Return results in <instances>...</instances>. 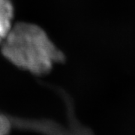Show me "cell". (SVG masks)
Segmentation results:
<instances>
[{"label": "cell", "instance_id": "6da1fadb", "mask_svg": "<svg viewBox=\"0 0 135 135\" xmlns=\"http://www.w3.org/2000/svg\"><path fill=\"white\" fill-rule=\"evenodd\" d=\"M2 55L17 67L36 75L50 72L55 63L62 62L64 53L41 26L17 22L1 43Z\"/></svg>", "mask_w": 135, "mask_h": 135}, {"label": "cell", "instance_id": "7a4b0ae2", "mask_svg": "<svg viewBox=\"0 0 135 135\" xmlns=\"http://www.w3.org/2000/svg\"><path fill=\"white\" fill-rule=\"evenodd\" d=\"M15 7L11 0H0V44L13 25Z\"/></svg>", "mask_w": 135, "mask_h": 135}, {"label": "cell", "instance_id": "3957f363", "mask_svg": "<svg viewBox=\"0 0 135 135\" xmlns=\"http://www.w3.org/2000/svg\"><path fill=\"white\" fill-rule=\"evenodd\" d=\"M11 128L9 119L3 115H0V135H8Z\"/></svg>", "mask_w": 135, "mask_h": 135}]
</instances>
